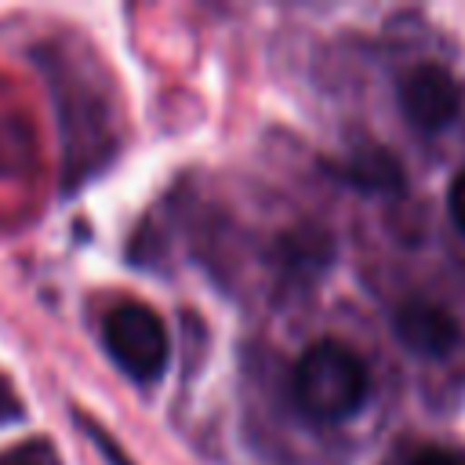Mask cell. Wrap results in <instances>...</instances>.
<instances>
[{
    "label": "cell",
    "instance_id": "cell-6",
    "mask_svg": "<svg viewBox=\"0 0 465 465\" xmlns=\"http://www.w3.org/2000/svg\"><path fill=\"white\" fill-rule=\"evenodd\" d=\"M407 465H465V454L454 447H421L411 454Z\"/></svg>",
    "mask_w": 465,
    "mask_h": 465
},
{
    "label": "cell",
    "instance_id": "cell-5",
    "mask_svg": "<svg viewBox=\"0 0 465 465\" xmlns=\"http://www.w3.org/2000/svg\"><path fill=\"white\" fill-rule=\"evenodd\" d=\"M345 178L363 185V189H389L400 182V167L392 156H385L381 149H363L345 163Z\"/></svg>",
    "mask_w": 465,
    "mask_h": 465
},
{
    "label": "cell",
    "instance_id": "cell-8",
    "mask_svg": "<svg viewBox=\"0 0 465 465\" xmlns=\"http://www.w3.org/2000/svg\"><path fill=\"white\" fill-rule=\"evenodd\" d=\"M80 425H84V429H87V432L94 436V443L102 447V454H105V458H109L113 465H131V461L124 458V450H120V447H113V440H109V436H105V432H102V429H98L94 421H84V418H80Z\"/></svg>",
    "mask_w": 465,
    "mask_h": 465
},
{
    "label": "cell",
    "instance_id": "cell-2",
    "mask_svg": "<svg viewBox=\"0 0 465 465\" xmlns=\"http://www.w3.org/2000/svg\"><path fill=\"white\" fill-rule=\"evenodd\" d=\"M102 341L113 363L138 385L160 381L171 360V341L163 320L142 302H120L102 320Z\"/></svg>",
    "mask_w": 465,
    "mask_h": 465
},
{
    "label": "cell",
    "instance_id": "cell-9",
    "mask_svg": "<svg viewBox=\"0 0 465 465\" xmlns=\"http://www.w3.org/2000/svg\"><path fill=\"white\" fill-rule=\"evenodd\" d=\"M15 414H18V403H15V396L0 385V421H4V418H15Z\"/></svg>",
    "mask_w": 465,
    "mask_h": 465
},
{
    "label": "cell",
    "instance_id": "cell-3",
    "mask_svg": "<svg viewBox=\"0 0 465 465\" xmlns=\"http://www.w3.org/2000/svg\"><path fill=\"white\" fill-rule=\"evenodd\" d=\"M396 102H400V113L403 120L421 131V134H436L443 131L447 124H454V116L461 113V102H465V91L461 84L443 69V65H414L400 76V87H396Z\"/></svg>",
    "mask_w": 465,
    "mask_h": 465
},
{
    "label": "cell",
    "instance_id": "cell-1",
    "mask_svg": "<svg viewBox=\"0 0 465 465\" xmlns=\"http://www.w3.org/2000/svg\"><path fill=\"white\" fill-rule=\"evenodd\" d=\"M291 392L305 418L320 425H338L360 414V407L367 403L371 374L367 363L345 341L320 338L298 356Z\"/></svg>",
    "mask_w": 465,
    "mask_h": 465
},
{
    "label": "cell",
    "instance_id": "cell-4",
    "mask_svg": "<svg viewBox=\"0 0 465 465\" xmlns=\"http://www.w3.org/2000/svg\"><path fill=\"white\" fill-rule=\"evenodd\" d=\"M392 331H396V338H400L411 352L432 356V360H436V356H447V352L458 345V338H461L458 320H454L443 305L421 302V298L403 302V305L396 309Z\"/></svg>",
    "mask_w": 465,
    "mask_h": 465
},
{
    "label": "cell",
    "instance_id": "cell-7",
    "mask_svg": "<svg viewBox=\"0 0 465 465\" xmlns=\"http://www.w3.org/2000/svg\"><path fill=\"white\" fill-rule=\"evenodd\" d=\"M447 207H450V218H454V225L465 232V167L454 174V182H450V193H447Z\"/></svg>",
    "mask_w": 465,
    "mask_h": 465
}]
</instances>
